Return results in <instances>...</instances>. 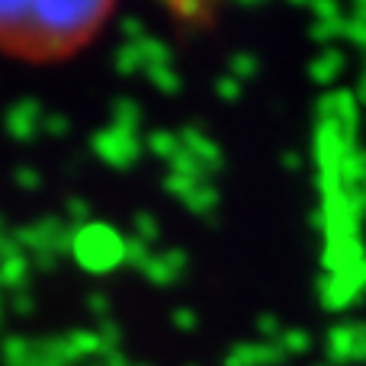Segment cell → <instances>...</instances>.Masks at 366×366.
Instances as JSON below:
<instances>
[{"mask_svg":"<svg viewBox=\"0 0 366 366\" xmlns=\"http://www.w3.org/2000/svg\"><path fill=\"white\" fill-rule=\"evenodd\" d=\"M107 13L109 6L97 4V0H45V4H32L29 29H26L23 45L61 51L68 45H77L87 32H94L97 23Z\"/></svg>","mask_w":366,"mask_h":366,"instance_id":"6da1fadb","label":"cell"},{"mask_svg":"<svg viewBox=\"0 0 366 366\" xmlns=\"http://www.w3.org/2000/svg\"><path fill=\"white\" fill-rule=\"evenodd\" d=\"M68 254L81 270L103 277V273H113L126 264V238L107 222H87V225L74 228Z\"/></svg>","mask_w":366,"mask_h":366,"instance_id":"7a4b0ae2","label":"cell"},{"mask_svg":"<svg viewBox=\"0 0 366 366\" xmlns=\"http://www.w3.org/2000/svg\"><path fill=\"white\" fill-rule=\"evenodd\" d=\"M71 228L64 219H55V215H42V219L29 222V225L16 228L13 241H16L19 251L29 254H51V257H61V254L71 251Z\"/></svg>","mask_w":366,"mask_h":366,"instance_id":"3957f363","label":"cell"},{"mask_svg":"<svg viewBox=\"0 0 366 366\" xmlns=\"http://www.w3.org/2000/svg\"><path fill=\"white\" fill-rule=\"evenodd\" d=\"M90 148H94V154L103 161V164L116 167V171H129L142 154L139 135L122 132V129H113V126L100 129V132L90 139Z\"/></svg>","mask_w":366,"mask_h":366,"instance_id":"277c9868","label":"cell"},{"mask_svg":"<svg viewBox=\"0 0 366 366\" xmlns=\"http://www.w3.org/2000/svg\"><path fill=\"white\" fill-rule=\"evenodd\" d=\"M366 296L363 292V280H360V267L347 273H325L318 283V299L328 312H344L354 302H360Z\"/></svg>","mask_w":366,"mask_h":366,"instance_id":"5b68a950","label":"cell"},{"mask_svg":"<svg viewBox=\"0 0 366 366\" xmlns=\"http://www.w3.org/2000/svg\"><path fill=\"white\" fill-rule=\"evenodd\" d=\"M318 122H337L350 142H357V129H360V103H357L354 90H328L318 100Z\"/></svg>","mask_w":366,"mask_h":366,"instance_id":"8992f818","label":"cell"},{"mask_svg":"<svg viewBox=\"0 0 366 366\" xmlns=\"http://www.w3.org/2000/svg\"><path fill=\"white\" fill-rule=\"evenodd\" d=\"M42 119H45V113H42V107H39V100L26 97V100H16L6 109L4 129L13 142H32L42 132Z\"/></svg>","mask_w":366,"mask_h":366,"instance_id":"52a82bcc","label":"cell"},{"mask_svg":"<svg viewBox=\"0 0 366 366\" xmlns=\"http://www.w3.org/2000/svg\"><path fill=\"white\" fill-rule=\"evenodd\" d=\"M290 357L277 347V344L267 341H244L234 344L225 354V366H283Z\"/></svg>","mask_w":366,"mask_h":366,"instance_id":"ba28073f","label":"cell"},{"mask_svg":"<svg viewBox=\"0 0 366 366\" xmlns=\"http://www.w3.org/2000/svg\"><path fill=\"white\" fill-rule=\"evenodd\" d=\"M183 270H187V254L177 251V247L164 251V254H152V257L145 260V267H142L145 280L154 286H174L183 277Z\"/></svg>","mask_w":366,"mask_h":366,"instance_id":"9c48e42d","label":"cell"},{"mask_svg":"<svg viewBox=\"0 0 366 366\" xmlns=\"http://www.w3.org/2000/svg\"><path fill=\"white\" fill-rule=\"evenodd\" d=\"M180 142H183V152H189L196 161H199L202 167H206L209 174H215V171H222V164H225V158H222V148H219V142L215 139H209L202 129H196V126H187L180 132Z\"/></svg>","mask_w":366,"mask_h":366,"instance_id":"30bf717a","label":"cell"},{"mask_svg":"<svg viewBox=\"0 0 366 366\" xmlns=\"http://www.w3.org/2000/svg\"><path fill=\"white\" fill-rule=\"evenodd\" d=\"M29 13H32V4L4 0V4H0V42L23 45L26 29H29Z\"/></svg>","mask_w":366,"mask_h":366,"instance_id":"8fae6325","label":"cell"},{"mask_svg":"<svg viewBox=\"0 0 366 366\" xmlns=\"http://www.w3.org/2000/svg\"><path fill=\"white\" fill-rule=\"evenodd\" d=\"M354 337H357V322H341L328 331V363L331 366H347L354 363Z\"/></svg>","mask_w":366,"mask_h":366,"instance_id":"7c38bea8","label":"cell"},{"mask_svg":"<svg viewBox=\"0 0 366 366\" xmlns=\"http://www.w3.org/2000/svg\"><path fill=\"white\" fill-rule=\"evenodd\" d=\"M344 64H347L344 51H337L335 45H328V49H322L315 58H312V64H309V77H312L315 84H322V87H328V84H335L337 77H341Z\"/></svg>","mask_w":366,"mask_h":366,"instance_id":"4fadbf2b","label":"cell"},{"mask_svg":"<svg viewBox=\"0 0 366 366\" xmlns=\"http://www.w3.org/2000/svg\"><path fill=\"white\" fill-rule=\"evenodd\" d=\"M61 344H64V354H68L71 366L81 363V360L94 363L97 357H103V344H100V335H97V331H71L68 337H61Z\"/></svg>","mask_w":366,"mask_h":366,"instance_id":"5bb4252c","label":"cell"},{"mask_svg":"<svg viewBox=\"0 0 366 366\" xmlns=\"http://www.w3.org/2000/svg\"><path fill=\"white\" fill-rule=\"evenodd\" d=\"M32 273V264H29V254L16 251L10 254V257H0V292L4 290H26V280H29Z\"/></svg>","mask_w":366,"mask_h":366,"instance_id":"9a60e30c","label":"cell"},{"mask_svg":"<svg viewBox=\"0 0 366 366\" xmlns=\"http://www.w3.org/2000/svg\"><path fill=\"white\" fill-rule=\"evenodd\" d=\"M135 49H139V58H142V68L152 71V68H161V64H171L174 61V51L167 42H161V39L154 36H145L139 39V42H132Z\"/></svg>","mask_w":366,"mask_h":366,"instance_id":"2e32d148","label":"cell"},{"mask_svg":"<svg viewBox=\"0 0 366 366\" xmlns=\"http://www.w3.org/2000/svg\"><path fill=\"white\" fill-rule=\"evenodd\" d=\"M145 148L154 154V158L167 161L171 164L174 154L183 152V142H180V132H167V129H154V132H148L145 139Z\"/></svg>","mask_w":366,"mask_h":366,"instance_id":"e0dca14e","label":"cell"},{"mask_svg":"<svg viewBox=\"0 0 366 366\" xmlns=\"http://www.w3.org/2000/svg\"><path fill=\"white\" fill-rule=\"evenodd\" d=\"M183 202H187V209L193 215H212L215 206H219V189H215V183L199 180L193 189H189V196Z\"/></svg>","mask_w":366,"mask_h":366,"instance_id":"ac0fdd59","label":"cell"},{"mask_svg":"<svg viewBox=\"0 0 366 366\" xmlns=\"http://www.w3.org/2000/svg\"><path fill=\"white\" fill-rule=\"evenodd\" d=\"M0 360L4 366H29L32 363V341L23 335H10L0 344Z\"/></svg>","mask_w":366,"mask_h":366,"instance_id":"d6986e66","label":"cell"},{"mask_svg":"<svg viewBox=\"0 0 366 366\" xmlns=\"http://www.w3.org/2000/svg\"><path fill=\"white\" fill-rule=\"evenodd\" d=\"M109 126L135 135L139 132V126H142V107L135 100H116L113 103V116H109Z\"/></svg>","mask_w":366,"mask_h":366,"instance_id":"ffe728a7","label":"cell"},{"mask_svg":"<svg viewBox=\"0 0 366 366\" xmlns=\"http://www.w3.org/2000/svg\"><path fill=\"white\" fill-rule=\"evenodd\" d=\"M363 180H366V148L354 145L347 152V158H344V164H341V183H344V189H350Z\"/></svg>","mask_w":366,"mask_h":366,"instance_id":"44dd1931","label":"cell"},{"mask_svg":"<svg viewBox=\"0 0 366 366\" xmlns=\"http://www.w3.org/2000/svg\"><path fill=\"white\" fill-rule=\"evenodd\" d=\"M312 335L309 331H302V328H283V335L277 337V347L283 350L286 357H302V354H309L312 350Z\"/></svg>","mask_w":366,"mask_h":366,"instance_id":"7402d4cb","label":"cell"},{"mask_svg":"<svg viewBox=\"0 0 366 366\" xmlns=\"http://www.w3.org/2000/svg\"><path fill=\"white\" fill-rule=\"evenodd\" d=\"M228 74L238 84L251 81V77L260 74V58L254 55V51H234V55L228 58Z\"/></svg>","mask_w":366,"mask_h":366,"instance_id":"603a6c76","label":"cell"},{"mask_svg":"<svg viewBox=\"0 0 366 366\" xmlns=\"http://www.w3.org/2000/svg\"><path fill=\"white\" fill-rule=\"evenodd\" d=\"M344 26H347V16H341V19H315V23L309 26V36L328 49L331 42L344 39Z\"/></svg>","mask_w":366,"mask_h":366,"instance_id":"cb8c5ba5","label":"cell"},{"mask_svg":"<svg viewBox=\"0 0 366 366\" xmlns=\"http://www.w3.org/2000/svg\"><path fill=\"white\" fill-rule=\"evenodd\" d=\"M145 74L152 81V87L161 90V94H180L183 90V77L174 71V64H161V68H152Z\"/></svg>","mask_w":366,"mask_h":366,"instance_id":"d4e9b609","label":"cell"},{"mask_svg":"<svg viewBox=\"0 0 366 366\" xmlns=\"http://www.w3.org/2000/svg\"><path fill=\"white\" fill-rule=\"evenodd\" d=\"M132 238H139L142 244L152 247L154 241L161 238V222H158V215H152V212H135V215H132Z\"/></svg>","mask_w":366,"mask_h":366,"instance_id":"484cf974","label":"cell"},{"mask_svg":"<svg viewBox=\"0 0 366 366\" xmlns=\"http://www.w3.org/2000/svg\"><path fill=\"white\" fill-rule=\"evenodd\" d=\"M113 68L119 71L122 77H132V74H139V71H145L142 68V58H139V49H135L132 42H126V45H119V51L113 55Z\"/></svg>","mask_w":366,"mask_h":366,"instance_id":"4316f807","label":"cell"},{"mask_svg":"<svg viewBox=\"0 0 366 366\" xmlns=\"http://www.w3.org/2000/svg\"><path fill=\"white\" fill-rule=\"evenodd\" d=\"M171 174H180V177H189V180H209V171L189 152L174 154L171 158Z\"/></svg>","mask_w":366,"mask_h":366,"instance_id":"83f0119b","label":"cell"},{"mask_svg":"<svg viewBox=\"0 0 366 366\" xmlns=\"http://www.w3.org/2000/svg\"><path fill=\"white\" fill-rule=\"evenodd\" d=\"M42 132L51 135V139H64V135L71 132V119L64 113H51L42 119Z\"/></svg>","mask_w":366,"mask_h":366,"instance_id":"f1b7e54d","label":"cell"},{"mask_svg":"<svg viewBox=\"0 0 366 366\" xmlns=\"http://www.w3.org/2000/svg\"><path fill=\"white\" fill-rule=\"evenodd\" d=\"M152 257V247L148 244H142L139 238H126V264H132V267H145V260Z\"/></svg>","mask_w":366,"mask_h":366,"instance_id":"f546056e","label":"cell"},{"mask_svg":"<svg viewBox=\"0 0 366 366\" xmlns=\"http://www.w3.org/2000/svg\"><path fill=\"white\" fill-rule=\"evenodd\" d=\"M171 13H177V16H183V19H206V16H212V6L183 0V4H171Z\"/></svg>","mask_w":366,"mask_h":366,"instance_id":"4dcf8cb0","label":"cell"},{"mask_svg":"<svg viewBox=\"0 0 366 366\" xmlns=\"http://www.w3.org/2000/svg\"><path fill=\"white\" fill-rule=\"evenodd\" d=\"M196 183H199V180L180 177V174H167V177H164V189H167V193H171V196H177V199H187V196H189V189H193Z\"/></svg>","mask_w":366,"mask_h":366,"instance_id":"1f68e13d","label":"cell"},{"mask_svg":"<svg viewBox=\"0 0 366 366\" xmlns=\"http://www.w3.org/2000/svg\"><path fill=\"white\" fill-rule=\"evenodd\" d=\"M215 94H219L222 103H234L241 97V84L234 81L232 74H222L219 81H215Z\"/></svg>","mask_w":366,"mask_h":366,"instance_id":"d6a6232c","label":"cell"},{"mask_svg":"<svg viewBox=\"0 0 366 366\" xmlns=\"http://www.w3.org/2000/svg\"><path fill=\"white\" fill-rule=\"evenodd\" d=\"M257 335L264 337L267 344H277V337L283 335V325H280L277 315H260L257 318Z\"/></svg>","mask_w":366,"mask_h":366,"instance_id":"836d02e7","label":"cell"},{"mask_svg":"<svg viewBox=\"0 0 366 366\" xmlns=\"http://www.w3.org/2000/svg\"><path fill=\"white\" fill-rule=\"evenodd\" d=\"M119 29H122V36H126V42H139V39L148 36V32H145V19H142V16H122L119 19Z\"/></svg>","mask_w":366,"mask_h":366,"instance_id":"e575fe53","label":"cell"},{"mask_svg":"<svg viewBox=\"0 0 366 366\" xmlns=\"http://www.w3.org/2000/svg\"><path fill=\"white\" fill-rule=\"evenodd\" d=\"M97 335H100L103 354H109V350H119V341H122V335H119V325H113V322H103Z\"/></svg>","mask_w":366,"mask_h":366,"instance_id":"d590c367","label":"cell"},{"mask_svg":"<svg viewBox=\"0 0 366 366\" xmlns=\"http://www.w3.org/2000/svg\"><path fill=\"white\" fill-rule=\"evenodd\" d=\"M171 322H174V328H177V331H183V335H189V331H196V325H199V318H196V312H193V309H187V305H180V309H174Z\"/></svg>","mask_w":366,"mask_h":366,"instance_id":"8d00e7d4","label":"cell"},{"mask_svg":"<svg viewBox=\"0 0 366 366\" xmlns=\"http://www.w3.org/2000/svg\"><path fill=\"white\" fill-rule=\"evenodd\" d=\"M13 177H16L19 189H39V187H42V174H39L36 167H16V174H13Z\"/></svg>","mask_w":366,"mask_h":366,"instance_id":"74e56055","label":"cell"},{"mask_svg":"<svg viewBox=\"0 0 366 366\" xmlns=\"http://www.w3.org/2000/svg\"><path fill=\"white\" fill-rule=\"evenodd\" d=\"M68 215L77 222V225H87L90 222V202L87 199H68Z\"/></svg>","mask_w":366,"mask_h":366,"instance_id":"f35d334b","label":"cell"},{"mask_svg":"<svg viewBox=\"0 0 366 366\" xmlns=\"http://www.w3.org/2000/svg\"><path fill=\"white\" fill-rule=\"evenodd\" d=\"M309 10H312V16H315V19H341V16H344L341 6H337V4H328V0H322V4H312Z\"/></svg>","mask_w":366,"mask_h":366,"instance_id":"ab89813d","label":"cell"},{"mask_svg":"<svg viewBox=\"0 0 366 366\" xmlns=\"http://www.w3.org/2000/svg\"><path fill=\"white\" fill-rule=\"evenodd\" d=\"M13 312H16V315H32V309H36V299L29 296V292L26 290H19V292H13Z\"/></svg>","mask_w":366,"mask_h":366,"instance_id":"60d3db41","label":"cell"},{"mask_svg":"<svg viewBox=\"0 0 366 366\" xmlns=\"http://www.w3.org/2000/svg\"><path fill=\"white\" fill-rule=\"evenodd\" d=\"M354 363H366V322H357V337H354Z\"/></svg>","mask_w":366,"mask_h":366,"instance_id":"b9f144b4","label":"cell"},{"mask_svg":"<svg viewBox=\"0 0 366 366\" xmlns=\"http://www.w3.org/2000/svg\"><path fill=\"white\" fill-rule=\"evenodd\" d=\"M87 309L94 312V315H109V296H103V292H90L87 296Z\"/></svg>","mask_w":366,"mask_h":366,"instance_id":"7bdbcfd3","label":"cell"},{"mask_svg":"<svg viewBox=\"0 0 366 366\" xmlns=\"http://www.w3.org/2000/svg\"><path fill=\"white\" fill-rule=\"evenodd\" d=\"M29 264H32V270L51 273L58 267V257H51V254H29Z\"/></svg>","mask_w":366,"mask_h":366,"instance_id":"ee69618b","label":"cell"},{"mask_svg":"<svg viewBox=\"0 0 366 366\" xmlns=\"http://www.w3.org/2000/svg\"><path fill=\"white\" fill-rule=\"evenodd\" d=\"M90 366H132L126 360V354L122 350H109V354H103V357H97Z\"/></svg>","mask_w":366,"mask_h":366,"instance_id":"f6af8a7d","label":"cell"},{"mask_svg":"<svg viewBox=\"0 0 366 366\" xmlns=\"http://www.w3.org/2000/svg\"><path fill=\"white\" fill-rule=\"evenodd\" d=\"M16 251H19L16 241L6 238V234H0V257H10V254H16Z\"/></svg>","mask_w":366,"mask_h":366,"instance_id":"bcb514c9","label":"cell"},{"mask_svg":"<svg viewBox=\"0 0 366 366\" xmlns=\"http://www.w3.org/2000/svg\"><path fill=\"white\" fill-rule=\"evenodd\" d=\"M354 97H357V103H360V109L366 107V71L360 74V81H357V87H354Z\"/></svg>","mask_w":366,"mask_h":366,"instance_id":"7dc6e473","label":"cell"},{"mask_svg":"<svg viewBox=\"0 0 366 366\" xmlns=\"http://www.w3.org/2000/svg\"><path fill=\"white\" fill-rule=\"evenodd\" d=\"M309 225L315 228V232H322V234H325V212H322V209H315V212L309 215Z\"/></svg>","mask_w":366,"mask_h":366,"instance_id":"c3c4849f","label":"cell"},{"mask_svg":"<svg viewBox=\"0 0 366 366\" xmlns=\"http://www.w3.org/2000/svg\"><path fill=\"white\" fill-rule=\"evenodd\" d=\"M350 19H357V23H366V0L354 4V10H350Z\"/></svg>","mask_w":366,"mask_h":366,"instance_id":"681fc988","label":"cell"},{"mask_svg":"<svg viewBox=\"0 0 366 366\" xmlns=\"http://www.w3.org/2000/svg\"><path fill=\"white\" fill-rule=\"evenodd\" d=\"M283 164H286V167H292V171H296V167L302 164V158H299V152H283Z\"/></svg>","mask_w":366,"mask_h":366,"instance_id":"f907efd6","label":"cell"},{"mask_svg":"<svg viewBox=\"0 0 366 366\" xmlns=\"http://www.w3.org/2000/svg\"><path fill=\"white\" fill-rule=\"evenodd\" d=\"M360 280H363V292H366V260L360 264Z\"/></svg>","mask_w":366,"mask_h":366,"instance_id":"816d5d0a","label":"cell"},{"mask_svg":"<svg viewBox=\"0 0 366 366\" xmlns=\"http://www.w3.org/2000/svg\"><path fill=\"white\" fill-rule=\"evenodd\" d=\"M0 234H4V215H0Z\"/></svg>","mask_w":366,"mask_h":366,"instance_id":"f5cc1de1","label":"cell"},{"mask_svg":"<svg viewBox=\"0 0 366 366\" xmlns=\"http://www.w3.org/2000/svg\"><path fill=\"white\" fill-rule=\"evenodd\" d=\"M315 366H331V363H315Z\"/></svg>","mask_w":366,"mask_h":366,"instance_id":"db71d44e","label":"cell"},{"mask_svg":"<svg viewBox=\"0 0 366 366\" xmlns=\"http://www.w3.org/2000/svg\"><path fill=\"white\" fill-rule=\"evenodd\" d=\"M132 366H145V363H132Z\"/></svg>","mask_w":366,"mask_h":366,"instance_id":"11a10c76","label":"cell"}]
</instances>
